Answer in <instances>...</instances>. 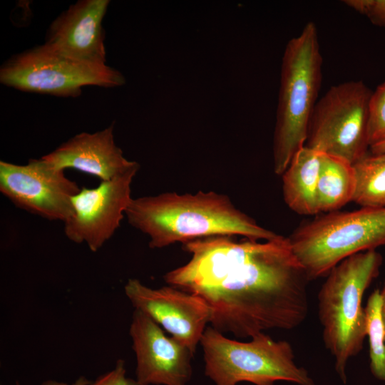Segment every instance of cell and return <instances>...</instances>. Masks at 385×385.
Instances as JSON below:
<instances>
[{
	"mask_svg": "<svg viewBox=\"0 0 385 385\" xmlns=\"http://www.w3.org/2000/svg\"><path fill=\"white\" fill-rule=\"evenodd\" d=\"M185 265L167 272L170 286L202 298L210 324L238 338L291 330L306 319L310 280L288 237L273 240L213 236L185 242Z\"/></svg>",
	"mask_w": 385,
	"mask_h": 385,
	"instance_id": "6da1fadb",
	"label": "cell"
},
{
	"mask_svg": "<svg viewBox=\"0 0 385 385\" xmlns=\"http://www.w3.org/2000/svg\"><path fill=\"white\" fill-rule=\"evenodd\" d=\"M125 216L131 226L148 236L152 249L220 235L256 240L281 236L258 225L228 196L213 191L182 195L167 192L132 198Z\"/></svg>",
	"mask_w": 385,
	"mask_h": 385,
	"instance_id": "7a4b0ae2",
	"label": "cell"
},
{
	"mask_svg": "<svg viewBox=\"0 0 385 385\" xmlns=\"http://www.w3.org/2000/svg\"><path fill=\"white\" fill-rule=\"evenodd\" d=\"M382 262L381 255L376 250L344 259L328 273L317 295L323 342L344 383L347 362L360 353L366 337L362 298L378 277Z\"/></svg>",
	"mask_w": 385,
	"mask_h": 385,
	"instance_id": "3957f363",
	"label": "cell"
},
{
	"mask_svg": "<svg viewBox=\"0 0 385 385\" xmlns=\"http://www.w3.org/2000/svg\"><path fill=\"white\" fill-rule=\"evenodd\" d=\"M322 66L317 29L309 21L287 42L282 58L273 138L277 175L284 173L295 153L305 145L322 83Z\"/></svg>",
	"mask_w": 385,
	"mask_h": 385,
	"instance_id": "277c9868",
	"label": "cell"
},
{
	"mask_svg": "<svg viewBox=\"0 0 385 385\" xmlns=\"http://www.w3.org/2000/svg\"><path fill=\"white\" fill-rule=\"evenodd\" d=\"M247 342L231 339L211 326L200 340L205 374L215 385H274L286 381L299 385H315L307 370L298 366L291 344L275 341L265 332Z\"/></svg>",
	"mask_w": 385,
	"mask_h": 385,
	"instance_id": "5b68a950",
	"label": "cell"
},
{
	"mask_svg": "<svg viewBox=\"0 0 385 385\" xmlns=\"http://www.w3.org/2000/svg\"><path fill=\"white\" fill-rule=\"evenodd\" d=\"M309 279L327 276L344 259L385 246V207L320 215L288 237Z\"/></svg>",
	"mask_w": 385,
	"mask_h": 385,
	"instance_id": "8992f818",
	"label": "cell"
},
{
	"mask_svg": "<svg viewBox=\"0 0 385 385\" xmlns=\"http://www.w3.org/2000/svg\"><path fill=\"white\" fill-rule=\"evenodd\" d=\"M372 92L361 81L329 88L314 106L305 146L353 165L367 155Z\"/></svg>",
	"mask_w": 385,
	"mask_h": 385,
	"instance_id": "52a82bcc",
	"label": "cell"
},
{
	"mask_svg": "<svg viewBox=\"0 0 385 385\" xmlns=\"http://www.w3.org/2000/svg\"><path fill=\"white\" fill-rule=\"evenodd\" d=\"M0 81L21 91L61 97H76L86 86L114 88L125 83L123 74L106 64L80 61L46 43L9 60L1 68Z\"/></svg>",
	"mask_w": 385,
	"mask_h": 385,
	"instance_id": "ba28073f",
	"label": "cell"
},
{
	"mask_svg": "<svg viewBox=\"0 0 385 385\" xmlns=\"http://www.w3.org/2000/svg\"><path fill=\"white\" fill-rule=\"evenodd\" d=\"M80 190L64 170L42 158L26 165L0 161L1 192L17 207L48 220H68Z\"/></svg>",
	"mask_w": 385,
	"mask_h": 385,
	"instance_id": "9c48e42d",
	"label": "cell"
},
{
	"mask_svg": "<svg viewBox=\"0 0 385 385\" xmlns=\"http://www.w3.org/2000/svg\"><path fill=\"white\" fill-rule=\"evenodd\" d=\"M140 166L94 188H82L72 199L73 213L64 224L71 241L86 243L96 252L110 240L125 215L132 200L131 184Z\"/></svg>",
	"mask_w": 385,
	"mask_h": 385,
	"instance_id": "30bf717a",
	"label": "cell"
},
{
	"mask_svg": "<svg viewBox=\"0 0 385 385\" xmlns=\"http://www.w3.org/2000/svg\"><path fill=\"white\" fill-rule=\"evenodd\" d=\"M124 291L135 309L195 352L211 317L202 298L170 285L151 288L133 278L128 279Z\"/></svg>",
	"mask_w": 385,
	"mask_h": 385,
	"instance_id": "8fae6325",
	"label": "cell"
},
{
	"mask_svg": "<svg viewBox=\"0 0 385 385\" xmlns=\"http://www.w3.org/2000/svg\"><path fill=\"white\" fill-rule=\"evenodd\" d=\"M129 334L136 357V380L142 385H187L192 351L143 312L135 309Z\"/></svg>",
	"mask_w": 385,
	"mask_h": 385,
	"instance_id": "7c38bea8",
	"label": "cell"
},
{
	"mask_svg": "<svg viewBox=\"0 0 385 385\" xmlns=\"http://www.w3.org/2000/svg\"><path fill=\"white\" fill-rule=\"evenodd\" d=\"M109 3L108 0H82L71 5L51 25L46 43L80 61L106 64L102 22Z\"/></svg>",
	"mask_w": 385,
	"mask_h": 385,
	"instance_id": "4fadbf2b",
	"label": "cell"
},
{
	"mask_svg": "<svg viewBox=\"0 0 385 385\" xmlns=\"http://www.w3.org/2000/svg\"><path fill=\"white\" fill-rule=\"evenodd\" d=\"M42 158L58 169L73 168L101 181L111 180L140 166L125 158L115 143L113 125L93 133L77 134Z\"/></svg>",
	"mask_w": 385,
	"mask_h": 385,
	"instance_id": "5bb4252c",
	"label": "cell"
},
{
	"mask_svg": "<svg viewBox=\"0 0 385 385\" xmlns=\"http://www.w3.org/2000/svg\"><path fill=\"white\" fill-rule=\"evenodd\" d=\"M321 155L304 145L295 153L282 175L284 202L299 215L319 213L317 192Z\"/></svg>",
	"mask_w": 385,
	"mask_h": 385,
	"instance_id": "9a60e30c",
	"label": "cell"
},
{
	"mask_svg": "<svg viewBox=\"0 0 385 385\" xmlns=\"http://www.w3.org/2000/svg\"><path fill=\"white\" fill-rule=\"evenodd\" d=\"M356 190L354 165L340 158L322 153L317 192L319 213L338 211L353 201Z\"/></svg>",
	"mask_w": 385,
	"mask_h": 385,
	"instance_id": "2e32d148",
	"label": "cell"
},
{
	"mask_svg": "<svg viewBox=\"0 0 385 385\" xmlns=\"http://www.w3.org/2000/svg\"><path fill=\"white\" fill-rule=\"evenodd\" d=\"M354 167L356 190L353 202L361 207H385V153H368Z\"/></svg>",
	"mask_w": 385,
	"mask_h": 385,
	"instance_id": "e0dca14e",
	"label": "cell"
},
{
	"mask_svg": "<svg viewBox=\"0 0 385 385\" xmlns=\"http://www.w3.org/2000/svg\"><path fill=\"white\" fill-rule=\"evenodd\" d=\"M364 309L371 372L376 379L385 381V333L379 289H375L370 294Z\"/></svg>",
	"mask_w": 385,
	"mask_h": 385,
	"instance_id": "ac0fdd59",
	"label": "cell"
},
{
	"mask_svg": "<svg viewBox=\"0 0 385 385\" xmlns=\"http://www.w3.org/2000/svg\"><path fill=\"white\" fill-rule=\"evenodd\" d=\"M368 136L370 147L385 141V81L377 86L371 96Z\"/></svg>",
	"mask_w": 385,
	"mask_h": 385,
	"instance_id": "d6986e66",
	"label": "cell"
},
{
	"mask_svg": "<svg viewBox=\"0 0 385 385\" xmlns=\"http://www.w3.org/2000/svg\"><path fill=\"white\" fill-rule=\"evenodd\" d=\"M343 2L366 16L373 24L385 28V0H346Z\"/></svg>",
	"mask_w": 385,
	"mask_h": 385,
	"instance_id": "ffe728a7",
	"label": "cell"
},
{
	"mask_svg": "<svg viewBox=\"0 0 385 385\" xmlns=\"http://www.w3.org/2000/svg\"><path fill=\"white\" fill-rule=\"evenodd\" d=\"M89 385H142L136 379L126 376L125 364L123 359H118L115 367L99 376Z\"/></svg>",
	"mask_w": 385,
	"mask_h": 385,
	"instance_id": "44dd1931",
	"label": "cell"
},
{
	"mask_svg": "<svg viewBox=\"0 0 385 385\" xmlns=\"http://www.w3.org/2000/svg\"><path fill=\"white\" fill-rule=\"evenodd\" d=\"M91 382L84 376H81L71 384L49 379L42 382L41 385H89Z\"/></svg>",
	"mask_w": 385,
	"mask_h": 385,
	"instance_id": "7402d4cb",
	"label": "cell"
},
{
	"mask_svg": "<svg viewBox=\"0 0 385 385\" xmlns=\"http://www.w3.org/2000/svg\"><path fill=\"white\" fill-rule=\"evenodd\" d=\"M380 298H381V317H382V320L384 323V333H385V282L382 289L380 290Z\"/></svg>",
	"mask_w": 385,
	"mask_h": 385,
	"instance_id": "603a6c76",
	"label": "cell"
},
{
	"mask_svg": "<svg viewBox=\"0 0 385 385\" xmlns=\"http://www.w3.org/2000/svg\"><path fill=\"white\" fill-rule=\"evenodd\" d=\"M369 150L371 153H385V141L371 146Z\"/></svg>",
	"mask_w": 385,
	"mask_h": 385,
	"instance_id": "cb8c5ba5",
	"label": "cell"
},
{
	"mask_svg": "<svg viewBox=\"0 0 385 385\" xmlns=\"http://www.w3.org/2000/svg\"><path fill=\"white\" fill-rule=\"evenodd\" d=\"M16 385H20L19 382H16Z\"/></svg>",
	"mask_w": 385,
	"mask_h": 385,
	"instance_id": "d4e9b609",
	"label": "cell"
}]
</instances>
